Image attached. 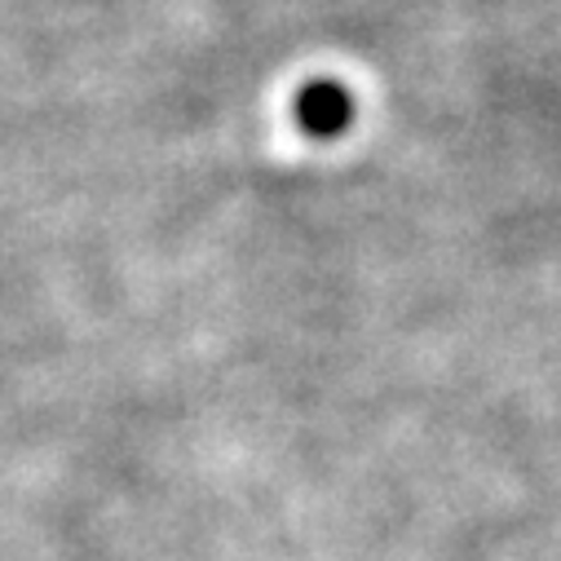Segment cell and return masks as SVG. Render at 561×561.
I'll list each match as a JSON object with an SVG mask.
<instances>
[{
  "label": "cell",
  "mask_w": 561,
  "mask_h": 561,
  "mask_svg": "<svg viewBox=\"0 0 561 561\" xmlns=\"http://www.w3.org/2000/svg\"><path fill=\"white\" fill-rule=\"evenodd\" d=\"M297 124L310 137H341L354 124V98L341 80H310L297 93Z\"/></svg>",
  "instance_id": "1"
}]
</instances>
